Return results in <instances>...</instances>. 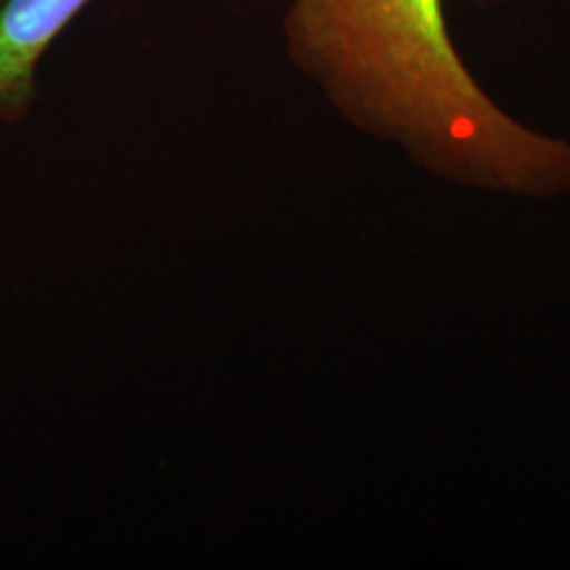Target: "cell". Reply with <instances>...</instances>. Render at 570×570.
Instances as JSON below:
<instances>
[{
	"mask_svg": "<svg viewBox=\"0 0 570 570\" xmlns=\"http://www.w3.org/2000/svg\"><path fill=\"white\" fill-rule=\"evenodd\" d=\"M0 3H3V0H0Z\"/></svg>",
	"mask_w": 570,
	"mask_h": 570,
	"instance_id": "obj_3",
	"label": "cell"
},
{
	"mask_svg": "<svg viewBox=\"0 0 570 570\" xmlns=\"http://www.w3.org/2000/svg\"><path fill=\"white\" fill-rule=\"evenodd\" d=\"M285 56L344 122L436 180L552 202L570 194V138L499 106L462 61L444 0H288Z\"/></svg>",
	"mask_w": 570,
	"mask_h": 570,
	"instance_id": "obj_1",
	"label": "cell"
},
{
	"mask_svg": "<svg viewBox=\"0 0 570 570\" xmlns=\"http://www.w3.org/2000/svg\"><path fill=\"white\" fill-rule=\"evenodd\" d=\"M90 0L0 3V122H17L35 101L38 63Z\"/></svg>",
	"mask_w": 570,
	"mask_h": 570,
	"instance_id": "obj_2",
	"label": "cell"
}]
</instances>
